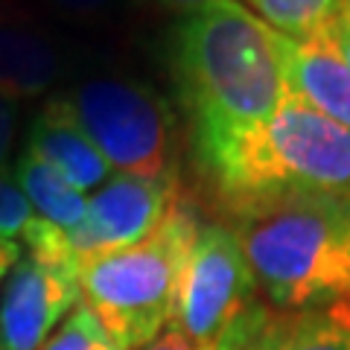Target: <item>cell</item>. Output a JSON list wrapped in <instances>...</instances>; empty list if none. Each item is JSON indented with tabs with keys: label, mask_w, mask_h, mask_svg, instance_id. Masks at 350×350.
<instances>
[{
	"label": "cell",
	"mask_w": 350,
	"mask_h": 350,
	"mask_svg": "<svg viewBox=\"0 0 350 350\" xmlns=\"http://www.w3.org/2000/svg\"><path fill=\"white\" fill-rule=\"evenodd\" d=\"M172 68L196 155L266 120L289 94L271 27L239 0H211L184 15Z\"/></svg>",
	"instance_id": "1"
},
{
	"label": "cell",
	"mask_w": 350,
	"mask_h": 350,
	"mask_svg": "<svg viewBox=\"0 0 350 350\" xmlns=\"http://www.w3.org/2000/svg\"><path fill=\"white\" fill-rule=\"evenodd\" d=\"M196 158L239 216L280 202L350 199V131L292 91L266 120Z\"/></svg>",
	"instance_id": "2"
},
{
	"label": "cell",
	"mask_w": 350,
	"mask_h": 350,
	"mask_svg": "<svg viewBox=\"0 0 350 350\" xmlns=\"http://www.w3.org/2000/svg\"><path fill=\"white\" fill-rule=\"evenodd\" d=\"M257 286L280 312L350 327V199H298L239 216Z\"/></svg>",
	"instance_id": "3"
},
{
	"label": "cell",
	"mask_w": 350,
	"mask_h": 350,
	"mask_svg": "<svg viewBox=\"0 0 350 350\" xmlns=\"http://www.w3.org/2000/svg\"><path fill=\"white\" fill-rule=\"evenodd\" d=\"M199 228L193 204L178 199L146 239L79 260L82 304L126 350L146 347L170 327L178 275Z\"/></svg>",
	"instance_id": "4"
},
{
	"label": "cell",
	"mask_w": 350,
	"mask_h": 350,
	"mask_svg": "<svg viewBox=\"0 0 350 350\" xmlns=\"http://www.w3.org/2000/svg\"><path fill=\"white\" fill-rule=\"evenodd\" d=\"M111 170L146 178H175L172 117L149 88L103 76L59 96Z\"/></svg>",
	"instance_id": "5"
},
{
	"label": "cell",
	"mask_w": 350,
	"mask_h": 350,
	"mask_svg": "<svg viewBox=\"0 0 350 350\" xmlns=\"http://www.w3.org/2000/svg\"><path fill=\"white\" fill-rule=\"evenodd\" d=\"M254 289L257 280L237 228L202 225L181 266L170 324L204 347L254 304Z\"/></svg>",
	"instance_id": "6"
},
{
	"label": "cell",
	"mask_w": 350,
	"mask_h": 350,
	"mask_svg": "<svg viewBox=\"0 0 350 350\" xmlns=\"http://www.w3.org/2000/svg\"><path fill=\"white\" fill-rule=\"evenodd\" d=\"M79 304V257L73 251H24L0 292V350H41Z\"/></svg>",
	"instance_id": "7"
},
{
	"label": "cell",
	"mask_w": 350,
	"mask_h": 350,
	"mask_svg": "<svg viewBox=\"0 0 350 350\" xmlns=\"http://www.w3.org/2000/svg\"><path fill=\"white\" fill-rule=\"evenodd\" d=\"M178 199V175L175 178H146L126 172L111 175L103 187L91 193L82 225L68 234L76 257L105 254L146 239Z\"/></svg>",
	"instance_id": "8"
},
{
	"label": "cell",
	"mask_w": 350,
	"mask_h": 350,
	"mask_svg": "<svg viewBox=\"0 0 350 350\" xmlns=\"http://www.w3.org/2000/svg\"><path fill=\"white\" fill-rule=\"evenodd\" d=\"M286 85L306 105L350 131V70L327 38L298 41L271 29Z\"/></svg>",
	"instance_id": "9"
},
{
	"label": "cell",
	"mask_w": 350,
	"mask_h": 350,
	"mask_svg": "<svg viewBox=\"0 0 350 350\" xmlns=\"http://www.w3.org/2000/svg\"><path fill=\"white\" fill-rule=\"evenodd\" d=\"M27 152L53 167L64 181L76 190L94 193L111 178V163L94 146V140L79 129V123L68 114L59 100H53L44 111L32 120Z\"/></svg>",
	"instance_id": "10"
},
{
	"label": "cell",
	"mask_w": 350,
	"mask_h": 350,
	"mask_svg": "<svg viewBox=\"0 0 350 350\" xmlns=\"http://www.w3.org/2000/svg\"><path fill=\"white\" fill-rule=\"evenodd\" d=\"M62 73V56L41 32L0 24V94L29 100L50 91Z\"/></svg>",
	"instance_id": "11"
},
{
	"label": "cell",
	"mask_w": 350,
	"mask_h": 350,
	"mask_svg": "<svg viewBox=\"0 0 350 350\" xmlns=\"http://www.w3.org/2000/svg\"><path fill=\"white\" fill-rule=\"evenodd\" d=\"M248 350H350V327L319 312H271L254 304Z\"/></svg>",
	"instance_id": "12"
},
{
	"label": "cell",
	"mask_w": 350,
	"mask_h": 350,
	"mask_svg": "<svg viewBox=\"0 0 350 350\" xmlns=\"http://www.w3.org/2000/svg\"><path fill=\"white\" fill-rule=\"evenodd\" d=\"M12 175H15L18 187L29 199L36 216H41L44 222L56 225L68 234L82 225L85 211H88V196L82 190H76L70 181H64L53 167H47V163L38 161L36 155H29V152H24L15 161Z\"/></svg>",
	"instance_id": "13"
},
{
	"label": "cell",
	"mask_w": 350,
	"mask_h": 350,
	"mask_svg": "<svg viewBox=\"0 0 350 350\" xmlns=\"http://www.w3.org/2000/svg\"><path fill=\"white\" fill-rule=\"evenodd\" d=\"M251 6L271 29L298 41L327 38L333 21L342 15L345 0H239Z\"/></svg>",
	"instance_id": "14"
},
{
	"label": "cell",
	"mask_w": 350,
	"mask_h": 350,
	"mask_svg": "<svg viewBox=\"0 0 350 350\" xmlns=\"http://www.w3.org/2000/svg\"><path fill=\"white\" fill-rule=\"evenodd\" d=\"M41 350H126V347L105 330L100 319L85 304H79L56 327V333L47 338V345Z\"/></svg>",
	"instance_id": "15"
},
{
	"label": "cell",
	"mask_w": 350,
	"mask_h": 350,
	"mask_svg": "<svg viewBox=\"0 0 350 350\" xmlns=\"http://www.w3.org/2000/svg\"><path fill=\"white\" fill-rule=\"evenodd\" d=\"M32 222H36V211H32L24 190L18 187L15 175L0 172V237L21 243V237Z\"/></svg>",
	"instance_id": "16"
},
{
	"label": "cell",
	"mask_w": 350,
	"mask_h": 350,
	"mask_svg": "<svg viewBox=\"0 0 350 350\" xmlns=\"http://www.w3.org/2000/svg\"><path fill=\"white\" fill-rule=\"evenodd\" d=\"M15 135H18V100L0 94V172H9Z\"/></svg>",
	"instance_id": "17"
},
{
	"label": "cell",
	"mask_w": 350,
	"mask_h": 350,
	"mask_svg": "<svg viewBox=\"0 0 350 350\" xmlns=\"http://www.w3.org/2000/svg\"><path fill=\"white\" fill-rule=\"evenodd\" d=\"M257 304V301H254ZM254 304L248 306V310L239 315V319L228 327V330L213 338L211 345H204L199 350H248V327H251V310H254Z\"/></svg>",
	"instance_id": "18"
},
{
	"label": "cell",
	"mask_w": 350,
	"mask_h": 350,
	"mask_svg": "<svg viewBox=\"0 0 350 350\" xmlns=\"http://www.w3.org/2000/svg\"><path fill=\"white\" fill-rule=\"evenodd\" d=\"M50 3L56 12L62 15H70V18H88V15H96L103 12L105 6H111L114 0H44Z\"/></svg>",
	"instance_id": "19"
},
{
	"label": "cell",
	"mask_w": 350,
	"mask_h": 350,
	"mask_svg": "<svg viewBox=\"0 0 350 350\" xmlns=\"http://www.w3.org/2000/svg\"><path fill=\"white\" fill-rule=\"evenodd\" d=\"M327 41H330L333 47H336V53H338V56H342V62H345V68L350 70V18L345 15V9H342V15L333 21L330 32H327Z\"/></svg>",
	"instance_id": "20"
},
{
	"label": "cell",
	"mask_w": 350,
	"mask_h": 350,
	"mask_svg": "<svg viewBox=\"0 0 350 350\" xmlns=\"http://www.w3.org/2000/svg\"><path fill=\"white\" fill-rule=\"evenodd\" d=\"M140 350H199V347H196L181 330H175V327L170 324L158 338H152V342L146 347H140Z\"/></svg>",
	"instance_id": "21"
},
{
	"label": "cell",
	"mask_w": 350,
	"mask_h": 350,
	"mask_svg": "<svg viewBox=\"0 0 350 350\" xmlns=\"http://www.w3.org/2000/svg\"><path fill=\"white\" fill-rule=\"evenodd\" d=\"M24 257V245L18 239H6L0 237V283L6 280V275L15 269V262Z\"/></svg>",
	"instance_id": "22"
},
{
	"label": "cell",
	"mask_w": 350,
	"mask_h": 350,
	"mask_svg": "<svg viewBox=\"0 0 350 350\" xmlns=\"http://www.w3.org/2000/svg\"><path fill=\"white\" fill-rule=\"evenodd\" d=\"M170 9H175V12L187 15V12H196V9H202L204 3H211V0H163Z\"/></svg>",
	"instance_id": "23"
},
{
	"label": "cell",
	"mask_w": 350,
	"mask_h": 350,
	"mask_svg": "<svg viewBox=\"0 0 350 350\" xmlns=\"http://www.w3.org/2000/svg\"><path fill=\"white\" fill-rule=\"evenodd\" d=\"M345 15L350 18V0H345Z\"/></svg>",
	"instance_id": "24"
}]
</instances>
